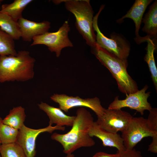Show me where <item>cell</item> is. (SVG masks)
<instances>
[{
  "instance_id": "obj_15",
  "label": "cell",
  "mask_w": 157,
  "mask_h": 157,
  "mask_svg": "<svg viewBox=\"0 0 157 157\" xmlns=\"http://www.w3.org/2000/svg\"><path fill=\"white\" fill-rule=\"evenodd\" d=\"M135 40L138 44L145 42H147L146 48L147 53L144 59L148 64L152 81L157 91V69L154 56V51L156 48L157 40L152 39L147 35L144 37H141L140 36L136 37Z\"/></svg>"
},
{
  "instance_id": "obj_22",
  "label": "cell",
  "mask_w": 157,
  "mask_h": 157,
  "mask_svg": "<svg viewBox=\"0 0 157 157\" xmlns=\"http://www.w3.org/2000/svg\"><path fill=\"white\" fill-rule=\"evenodd\" d=\"M19 130L4 124L0 117V141L1 144L16 142Z\"/></svg>"
},
{
  "instance_id": "obj_11",
  "label": "cell",
  "mask_w": 157,
  "mask_h": 157,
  "mask_svg": "<svg viewBox=\"0 0 157 157\" xmlns=\"http://www.w3.org/2000/svg\"><path fill=\"white\" fill-rule=\"evenodd\" d=\"M148 88L147 85H146L141 90L126 95V98L123 100H119L118 96L116 97L114 100L109 105L108 108L119 109L123 108L128 107L136 110L143 115L145 110L149 111L152 108L147 101L150 92L146 93Z\"/></svg>"
},
{
  "instance_id": "obj_25",
  "label": "cell",
  "mask_w": 157,
  "mask_h": 157,
  "mask_svg": "<svg viewBox=\"0 0 157 157\" xmlns=\"http://www.w3.org/2000/svg\"><path fill=\"white\" fill-rule=\"evenodd\" d=\"M118 152L119 154V157H143L140 151L134 148L132 150L126 149Z\"/></svg>"
},
{
  "instance_id": "obj_9",
  "label": "cell",
  "mask_w": 157,
  "mask_h": 157,
  "mask_svg": "<svg viewBox=\"0 0 157 157\" xmlns=\"http://www.w3.org/2000/svg\"><path fill=\"white\" fill-rule=\"evenodd\" d=\"M65 129V126H52L50 125L44 128L34 129L24 124L19 130L16 142L23 149L26 157H35L36 152V140L40 133L45 132L51 133L55 130L64 131Z\"/></svg>"
},
{
  "instance_id": "obj_24",
  "label": "cell",
  "mask_w": 157,
  "mask_h": 157,
  "mask_svg": "<svg viewBox=\"0 0 157 157\" xmlns=\"http://www.w3.org/2000/svg\"><path fill=\"white\" fill-rule=\"evenodd\" d=\"M149 111V114L147 119L148 124L154 133L157 134V109L152 108Z\"/></svg>"
},
{
  "instance_id": "obj_10",
  "label": "cell",
  "mask_w": 157,
  "mask_h": 157,
  "mask_svg": "<svg viewBox=\"0 0 157 157\" xmlns=\"http://www.w3.org/2000/svg\"><path fill=\"white\" fill-rule=\"evenodd\" d=\"M133 117L128 112L121 109L108 108L104 114L97 117L96 122L101 128L110 132H122L126 128Z\"/></svg>"
},
{
  "instance_id": "obj_3",
  "label": "cell",
  "mask_w": 157,
  "mask_h": 157,
  "mask_svg": "<svg viewBox=\"0 0 157 157\" xmlns=\"http://www.w3.org/2000/svg\"><path fill=\"white\" fill-rule=\"evenodd\" d=\"M91 52L102 65L106 67L115 79L120 91L127 95L138 90L136 82L128 73L127 59H122L96 45L91 47Z\"/></svg>"
},
{
  "instance_id": "obj_28",
  "label": "cell",
  "mask_w": 157,
  "mask_h": 157,
  "mask_svg": "<svg viewBox=\"0 0 157 157\" xmlns=\"http://www.w3.org/2000/svg\"><path fill=\"white\" fill-rule=\"evenodd\" d=\"M74 155L73 154H67V156L65 157H74Z\"/></svg>"
},
{
  "instance_id": "obj_31",
  "label": "cell",
  "mask_w": 157,
  "mask_h": 157,
  "mask_svg": "<svg viewBox=\"0 0 157 157\" xmlns=\"http://www.w3.org/2000/svg\"><path fill=\"white\" fill-rule=\"evenodd\" d=\"M0 157H1V156L0 155Z\"/></svg>"
},
{
  "instance_id": "obj_13",
  "label": "cell",
  "mask_w": 157,
  "mask_h": 157,
  "mask_svg": "<svg viewBox=\"0 0 157 157\" xmlns=\"http://www.w3.org/2000/svg\"><path fill=\"white\" fill-rule=\"evenodd\" d=\"M89 135L91 137H96L102 142L104 147H115L118 152L126 150L123 144V140L121 135L117 133L108 131L100 127L94 122L89 132Z\"/></svg>"
},
{
  "instance_id": "obj_14",
  "label": "cell",
  "mask_w": 157,
  "mask_h": 157,
  "mask_svg": "<svg viewBox=\"0 0 157 157\" xmlns=\"http://www.w3.org/2000/svg\"><path fill=\"white\" fill-rule=\"evenodd\" d=\"M38 106L48 116L49 125L52 126L53 124H56V125L60 126H72L76 116L67 115L60 108L51 106L43 102L38 104Z\"/></svg>"
},
{
  "instance_id": "obj_21",
  "label": "cell",
  "mask_w": 157,
  "mask_h": 157,
  "mask_svg": "<svg viewBox=\"0 0 157 157\" xmlns=\"http://www.w3.org/2000/svg\"><path fill=\"white\" fill-rule=\"evenodd\" d=\"M14 40L0 28V56H16Z\"/></svg>"
},
{
  "instance_id": "obj_27",
  "label": "cell",
  "mask_w": 157,
  "mask_h": 157,
  "mask_svg": "<svg viewBox=\"0 0 157 157\" xmlns=\"http://www.w3.org/2000/svg\"><path fill=\"white\" fill-rule=\"evenodd\" d=\"M92 157H119V154L117 153L110 154L102 152H99L95 153Z\"/></svg>"
},
{
  "instance_id": "obj_23",
  "label": "cell",
  "mask_w": 157,
  "mask_h": 157,
  "mask_svg": "<svg viewBox=\"0 0 157 157\" xmlns=\"http://www.w3.org/2000/svg\"><path fill=\"white\" fill-rule=\"evenodd\" d=\"M0 154L1 157H26L23 149L16 142L1 144Z\"/></svg>"
},
{
  "instance_id": "obj_20",
  "label": "cell",
  "mask_w": 157,
  "mask_h": 157,
  "mask_svg": "<svg viewBox=\"0 0 157 157\" xmlns=\"http://www.w3.org/2000/svg\"><path fill=\"white\" fill-rule=\"evenodd\" d=\"M0 29L9 35L14 40H18L21 35L17 22L7 14L0 11Z\"/></svg>"
},
{
  "instance_id": "obj_2",
  "label": "cell",
  "mask_w": 157,
  "mask_h": 157,
  "mask_svg": "<svg viewBox=\"0 0 157 157\" xmlns=\"http://www.w3.org/2000/svg\"><path fill=\"white\" fill-rule=\"evenodd\" d=\"M35 62L29 52L26 50L18 51L16 56H0V82L25 81L32 79Z\"/></svg>"
},
{
  "instance_id": "obj_8",
  "label": "cell",
  "mask_w": 157,
  "mask_h": 157,
  "mask_svg": "<svg viewBox=\"0 0 157 157\" xmlns=\"http://www.w3.org/2000/svg\"><path fill=\"white\" fill-rule=\"evenodd\" d=\"M51 100L58 103L59 108L65 112L75 107L88 108L92 110L98 117L104 113L106 109L101 104L99 98L83 99L79 96H69L65 94H55L50 97Z\"/></svg>"
},
{
  "instance_id": "obj_30",
  "label": "cell",
  "mask_w": 157,
  "mask_h": 157,
  "mask_svg": "<svg viewBox=\"0 0 157 157\" xmlns=\"http://www.w3.org/2000/svg\"><path fill=\"white\" fill-rule=\"evenodd\" d=\"M1 144V142L0 141V148Z\"/></svg>"
},
{
  "instance_id": "obj_5",
  "label": "cell",
  "mask_w": 157,
  "mask_h": 157,
  "mask_svg": "<svg viewBox=\"0 0 157 157\" xmlns=\"http://www.w3.org/2000/svg\"><path fill=\"white\" fill-rule=\"evenodd\" d=\"M104 6V5H102L101 6L98 12L93 19V27L94 31L97 33L96 44L119 58L127 59L130 50V46L128 41L123 36L114 32L111 34L110 38H108L101 33L99 27L98 17Z\"/></svg>"
},
{
  "instance_id": "obj_16",
  "label": "cell",
  "mask_w": 157,
  "mask_h": 157,
  "mask_svg": "<svg viewBox=\"0 0 157 157\" xmlns=\"http://www.w3.org/2000/svg\"><path fill=\"white\" fill-rule=\"evenodd\" d=\"M152 0H136L134 4L126 15L118 19L117 22L121 23L125 18L132 19L135 24V34L136 37H139V31L140 28L143 14L148 6Z\"/></svg>"
},
{
  "instance_id": "obj_7",
  "label": "cell",
  "mask_w": 157,
  "mask_h": 157,
  "mask_svg": "<svg viewBox=\"0 0 157 157\" xmlns=\"http://www.w3.org/2000/svg\"><path fill=\"white\" fill-rule=\"evenodd\" d=\"M121 136L126 149L132 150L144 138L152 137L155 134L150 129L147 119L133 117Z\"/></svg>"
},
{
  "instance_id": "obj_17",
  "label": "cell",
  "mask_w": 157,
  "mask_h": 157,
  "mask_svg": "<svg viewBox=\"0 0 157 157\" xmlns=\"http://www.w3.org/2000/svg\"><path fill=\"white\" fill-rule=\"evenodd\" d=\"M144 24L142 31L151 38L157 39V1L155 0L149 8L148 12L142 19Z\"/></svg>"
},
{
  "instance_id": "obj_26",
  "label": "cell",
  "mask_w": 157,
  "mask_h": 157,
  "mask_svg": "<svg viewBox=\"0 0 157 157\" xmlns=\"http://www.w3.org/2000/svg\"><path fill=\"white\" fill-rule=\"evenodd\" d=\"M152 141L149 145L148 151L153 153H157V134H155L152 137Z\"/></svg>"
},
{
  "instance_id": "obj_19",
  "label": "cell",
  "mask_w": 157,
  "mask_h": 157,
  "mask_svg": "<svg viewBox=\"0 0 157 157\" xmlns=\"http://www.w3.org/2000/svg\"><path fill=\"white\" fill-rule=\"evenodd\" d=\"M26 117L25 109L19 106L10 110L9 114L3 119V122L4 124L19 130L24 124Z\"/></svg>"
},
{
  "instance_id": "obj_1",
  "label": "cell",
  "mask_w": 157,
  "mask_h": 157,
  "mask_svg": "<svg viewBox=\"0 0 157 157\" xmlns=\"http://www.w3.org/2000/svg\"><path fill=\"white\" fill-rule=\"evenodd\" d=\"M72 128L66 133H55L51 136L53 140L60 143L64 153L72 154L82 147H91L95 144L94 141L89 134V131L94 121L90 113L85 108L77 109Z\"/></svg>"
},
{
  "instance_id": "obj_18",
  "label": "cell",
  "mask_w": 157,
  "mask_h": 157,
  "mask_svg": "<svg viewBox=\"0 0 157 157\" xmlns=\"http://www.w3.org/2000/svg\"><path fill=\"white\" fill-rule=\"evenodd\" d=\"M32 0H15L10 4L2 5L0 11L6 13L15 21H18L22 17V13L26 7Z\"/></svg>"
},
{
  "instance_id": "obj_12",
  "label": "cell",
  "mask_w": 157,
  "mask_h": 157,
  "mask_svg": "<svg viewBox=\"0 0 157 157\" xmlns=\"http://www.w3.org/2000/svg\"><path fill=\"white\" fill-rule=\"evenodd\" d=\"M21 38L26 42H31L33 38L48 32L50 23L46 21L40 22L31 21L23 17L17 21Z\"/></svg>"
},
{
  "instance_id": "obj_29",
  "label": "cell",
  "mask_w": 157,
  "mask_h": 157,
  "mask_svg": "<svg viewBox=\"0 0 157 157\" xmlns=\"http://www.w3.org/2000/svg\"><path fill=\"white\" fill-rule=\"evenodd\" d=\"M3 1V0H0V10H1V2H2Z\"/></svg>"
},
{
  "instance_id": "obj_6",
  "label": "cell",
  "mask_w": 157,
  "mask_h": 157,
  "mask_svg": "<svg viewBox=\"0 0 157 157\" xmlns=\"http://www.w3.org/2000/svg\"><path fill=\"white\" fill-rule=\"evenodd\" d=\"M70 30L68 21L64 22L58 31L54 32H46L34 37L31 46L37 44L46 46L51 52L56 53L58 57L62 50L67 47H72L73 44L69 40L68 34Z\"/></svg>"
},
{
  "instance_id": "obj_4",
  "label": "cell",
  "mask_w": 157,
  "mask_h": 157,
  "mask_svg": "<svg viewBox=\"0 0 157 157\" xmlns=\"http://www.w3.org/2000/svg\"><path fill=\"white\" fill-rule=\"evenodd\" d=\"M58 5L64 3L66 9L76 18L75 25L86 43L91 47L96 44V35L93 27L94 11L89 0H54Z\"/></svg>"
}]
</instances>
